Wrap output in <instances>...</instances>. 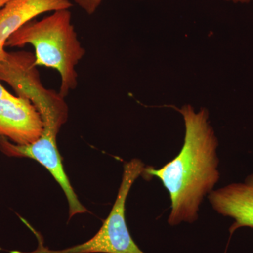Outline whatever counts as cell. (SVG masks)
<instances>
[{"instance_id": "obj_1", "label": "cell", "mask_w": 253, "mask_h": 253, "mask_svg": "<svg viewBox=\"0 0 253 253\" xmlns=\"http://www.w3.org/2000/svg\"><path fill=\"white\" fill-rule=\"evenodd\" d=\"M179 112L185 124L184 144L179 154L163 167H147L144 175L156 176L167 190L171 201L168 224L194 223L199 219L204 198L219 181L218 140L206 109L195 112L189 105Z\"/></svg>"}, {"instance_id": "obj_2", "label": "cell", "mask_w": 253, "mask_h": 253, "mask_svg": "<svg viewBox=\"0 0 253 253\" xmlns=\"http://www.w3.org/2000/svg\"><path fill=\"white\" fill-rule=\"evenodd\" d=\"M35 48L37 66L56 70L61 77L59 92L66 97L78 85L76 66L85 54L71 23L68 9L58 10L41 21L31 20L9 37L6 46Z\"/></svg>"}, {"instance_id": "obj_3", "label": "cell", "mask_w": 253, "mask_h": 253, "mask_svg": "<svg viewBox=\"0 0 253 253\" xmlns=\"http://www.w3.org/2000/svg\"><path fill=\"white\" fill-rule=\"evenodd\" d=\"M146 168L138 158L125 163L122 181L112 209L98 232L86 242L62 250L49 249L44 246L41 234L31 228L38 239V248L32 252L11 253H145L131 238L126 225V204L131 186L139 176L144 175Z\"/></svg>"}, {"instance_id": "obj_4", "label": "cell", "mask_w": 253, "mask_h": 253, "mask_svg": "<svg viewBox=\"0 0 253 253\" xmlns=\"http://www.w3.org/2000/svg\"><path fill=\"white\" fill-rule=\"evenodd\" d=\"M35 63L36 57L31 52H6L0 62V81L8 83L18 96L31 101L41 114L44 130L58 134L67 121L68 105L59 92L43 86Z\"/></svg>"}, {"instance_id": "obj_5", "label": "cell", "mask_w": 253, "mask_h": 253, "mask_svg": "<svg viewBox=\"0 0 253 253\" xmlns=\"http://www.w3.org/2000/svg\"><path fill=\"white\" fill-rule=\"evenodd\" d=\"M56 133L43 131L39 139L32 144L18 145L0 136V151L11 158H28L41 163L62 188L69 206V219L76 214L87 212L82 205L65 172L56 144Z\"/></svg>"}, {"instance_id": "obj_6", "label": "cell", "mask_w": 253, "mask_h": 253, "mask_svg": "<svg viewBox=\"0 0 253 253\" xmlns=\"http://www.w3.org/2000/svg\"><path fill=\"white\" fill-rule=\"evenodd\" d=\"M43 131L41 114L27 98L9 93L0 99V136L27 145L38 140Z\"/></svg>"}, {"instance_id": "obj_7", "label": "cell", "mask_w": 253, "mask_h": 253, "mask_svg": "<svg viewBox=\"0 0 253 253\" xmlns=\"http://www.w3.org/2000/svg\"><path fill=\"white\" fill-rule=\"evenodd\" d=\"M208 198L218 214L234 219L231 234L241 227L253 228V173L243 182L213 190Z\"/></svg>"}, {"instance_id": "obj_8", "label": "cell", "mask_w": 253, "mask_h": 253, "mask_svg": "<svg viewBox=\"0 0 253 253\" xmlns=\"http://www.w3.org/2000/svg\"><path fill=\"white\" fill-rule=\"evenodd\" d=\"M69 0H12L0 11V62L5 59L6 42L11 35L36 16L69 9Z\"/></svg>"}, {"instance_id": "obj_9", "label": "cell", "mask_w": 253, "mask_h": 253, "mask_svg": "<svg viewBox=\"0 0 253 253\" xmlns=\"http://www.w3.org/2000/svg\"><path fill=\"white\" fill-rule=\"evenodd\" d=\"M89 15L94 14L103 0H74Z\"/></svg>"}, {"instance_id": "obj_10", "label": "cell", "mask_w": 253, "mask_h": 253, "mask_svg": "<svg viewBox=\"0 0 253 253\" xmlns=\"http://www.w3.org/2000/svg\"><path fill=\"white\" fill-rule=\"evenodd\" d=\"M9 91L6 90V89H5L4 86L1 85V83H0V99H1V98L4 97V96L9 94Z\"/></svg>"}, {"instance_id": "obj_11", "label": "cell", "mask_w": 253, "mask_h": 253, "mask_svg": "<svg viewBox=\"0 0 253 253\" xmlns=\"http://www.w3.org/2000/svg\"><path fill=\"white\" fill-rule=\"evenodd\" d=\"M12 0H0V11Z\"/></svg>"}, {"instance_id": "obj_12", "label": "cell", "mask_w": 253, "mask_h": 253, "mask_svg": "<svg viewBox=\"0 0 253 253\" xmlns=\"http://www.w3.org/2000/svg\"><path fill=\"white\" fill-rule=\"evenodd\" d=\"M226 1H231L234 3H249L250 1H253V0H226Z\"/></svg>"}]
</instances>
